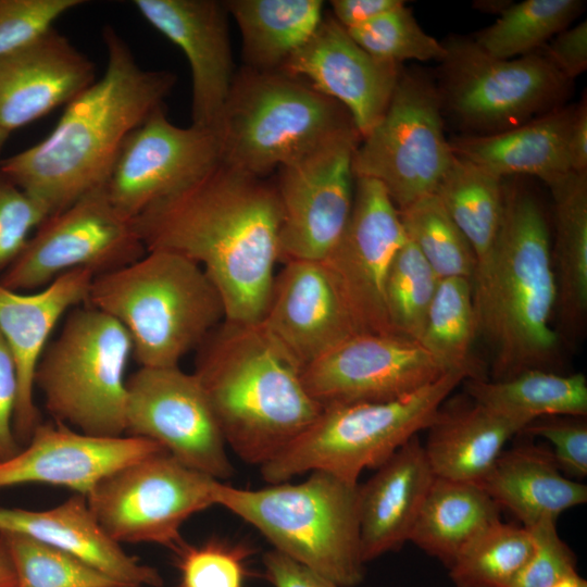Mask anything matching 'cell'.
I'll use <instances>...</instances> for the list:
<instances>
[{"mask_svg":"<svg viewBox=\"0 0 587 587\" xmlns=\"http://www.w3.org/2000/svg\"><path fill=\"white\" fill-rule=\"evenodd\" d=\"M134 222L147 251L175 252L202 267L223 299L225 320L261 321L279 263L275 185L220 161Z\"/></svg>","mask_w":587,"mask_h":587,"instance_id":"1","label":"cell"},{"mask_svg":"<svg viewBox=\"0 0 587 587\" xmlns=\"http://www.w3.org/2000/svg\"><path fill=\"white\" fill-rule=\"evenodd\" d=\"M107 67L70 103L41 141L0 161V168L49 215L105 186L126 136L163 105L176 77L141 68L111 26L102 32Z\"/></svg>","mask_w":587,"mask_h":587,"instance_id":"2","label":"cell"},{"mask_svg":"<svg viewBox=\"0 0 587 587\" xmlns=\"http://www.w3.org/2000/svg\"><path fill=\"white\" fill-rule=\"evenodd\" d=\"M193 374L227 447L249 464L274 459L323 409L260 323L224 320L198 348Z\"/></svg>","mask_w":587,"mask_h":587,"instance_id":"3","label":"cell"},{"mask_svg":"<svg viewBox=\"0 0 587 587\" xmlns=\"http://www.w3.org/2000/svg\"><path fill=\"white\" fill-rule=\"evenodd\" d=\"M557 286L551 239L538 200L503 183V211L488 296L477 313L478 334L492 350L494 380L554 366L559 334L551 326Z\"/></svg>","mask_w":587,"mask_h":587,"instance_id":"4","label":"cell"},{"mask_svg":"<svg viewBox=\"0 0 587 587\" xmlns=\"http://www.w3.org/2000/svg\"><path fill=\"white\" fill-rule=\"evenodd\" d=\"M87 304L129 334L140 366L171 367L225 320L223 299L196 262L151 250L135 262L95 276Z\"/></svg>","mask_w":587,"mask_h":587,"instance_id":"5","label":"cell"},{"mask_svg":"<svg viewBox=\"0 0 587 587\" xmlns=\"http://www.w3.org/2000/svg\"><path fill=\"white\" fill-rule=\"evenodd\" d=\"M216 505L237 515L296 562L353 587L364 577L359 538V484L323 471L303 482L241 489L220 482Z\"/></svg>","mask_w":587,"mask_h":587,"instance_id":"6","label":"cell"},{"mask_svg":"<svg viewBox=\"0 0 587 587\" xmlns=\"http://www.w3.org/2000/svg\"><path fill=\"white\" fill-rule=\"evenodd\" d=\"M351 130L348 111L302 77L245 66L216 135L221 161L263 178Z\"/></svg>","mask_w":587,"mask_h":587,"instance_id":"7","label":"cell"},{"mask_svg":"<svg viewBox=\"0 0 587 587\" xmlns=\"http://www.w3.org/2000/svg\"><path fill=\"white\" fill-rule=\"evenodd\" d=\"M450 371L401 398L323 408L317 417L278 455L260 466L267 484L323 471L358 483L365 469H377L422 429L457 386L467 379Z\"/></svg>","mask_w":587,"mask_h":587,"instance_id":"8","label":"cell"},{"mask_svg":"<svg viewBox=\"0 0 587 587\" xmlns=\"http://www.w3.org/2000/svg\"><path fill=\"white\" fill-rule=\"evenodd\" d=\"M133 353L127 330L86 303L68 311L35 373L54 422L95 436L125 435V372Z\"/></svg>","mask_w":587,"mask_h":587,"instance_id":"9","label":"cell"},{"mask_svg":"<svg viewBox=\"0 0 587 587\" xmlns=\"http://www.w3.org/2000/svg\"><path fill=\"white\" fill-rule=\"evenodd\" d=\"M437 86L442 110L475 135L499 133L522 125L560 107L567 80L542 50L498 59L473 38L451 36Z\"/></svg>","mask_w":587,"mask_h":587,"instance_id":"10","label":"cell"},{"mask_svg":"<svg viewBox=\"0 0 587 587\" xmlns=\"http://www.w3.org/2000/svg\"><path fill=\"white\" fill-rule=\"evenodd\" d=\"M442 112L437 86L402 70L383 117L353 152L354 177L380 183L398 211L435 193L454 155Z\"/></svg>","mask_w":587,"mask_h":587,"instance_id":"11","label":"cell"},{"mask_svg":"<svg viewBox=\"0 0 587 587\" xmlns=\"http://www.w3.org/2000/svg\"><path fill=\"white\" fill-rule=\"evenodd\" d=\"M220 482L162 452L107 476L86 499L99 524L120 545L157 544L175 552L186 542L183 524L216 505Z\"/></svg>","mask_w":587,"mask_h":587,"instance_id":"12","label":"cell"},{"mask_svg":"<svg viewBox=\"0 0 587 587\" xmlns=\"http://www.w3.org/2000/svg\"><path fill=\"white\" fill-rule=\"evenodd\" d=\"M146 252L134 218L122 213L101 186L46 217L0 275V284L15 291H34L65 272L88 268L97 276L128 265Z\"/></svg>","mask_w":587,"mask_h":587,"instance_id":"13","label":"cell"},{"mask_svg":"<svg viewBox=\"0 0 587 587\" xmlns=\"http://www.w3.org/2000/svg\"><path fill=\"white\" fill-rule=\"evenodd\" d=\"M125 435L162 446L184 465L223 480L233 475L215 415L193 373L140 366L126 379Z\"/></svg>","mask_w":587,"mask_h":587,"instance_id":"14","label":"cell"},{"mask_svg":"<svg viewBox=\"0 0 587 587\" xmlns=\"http://www.w3.org/2000/svg\"><path fill=\"white\" fill-rule=\"evenodd\" d=\"M360 140L351 130L279 167V263L323 261L341 237L352 210V158Z\"/></svg>","mask_w":587,"mask_h":587,"instance_id":"15","label":"cell"},{"mask_svg":"<svg viewBox=\"0 0 587 587\" xmlns=\"http://www.w3.org/2000/svg\"><path fill=\"white\" fill-rule=\"evenodd\" d=\"M405 240L399 211L383 185L354 177L348 224L322 262L358 334L398 335L388 317L385 285L392 258Z\"/></svg>","mask_w":587,"mask_h":587,"instance_id":"16","label":"cell"},{"mask_svg":"<svg viewBox=\"0 0 587 587\" xmlns=\"http://www.w3.org/2000/svg\"><path fill=\"white\" fill-rule=\"evenodd\" d=\"M450 371L416 340L359 334L304 366L301 377L311 397L326 408L395 400Z\"/></svg>","mask_w":587,"mask_h":587,"instance_id":"17","label":"cell"},{"mask_svg":"<svg viewBox=\"0 0 587 587\" xmlns=\"http://www.w3.org/2000/svg\"><path fill=\"white\" fill-rule=\"evenodd\" d=\"M221 161L217 135L168 121L155 109L124 139L105 189L113 204L135 218L153 202L185 187Z\"/></svg>","mask_w":587,"mask_h":587,"instance_id":"18","label":"cell"},{"mask_svg":"<svg viewBox=\"0 0 587 587\" xmlns=\"http://www.w3.org/2000/svg\"><path fill=\"white\" fill-rule=\"evenodd\" d=\"M162 452V446L146 438L95 436L58 422L40 423L24 448L0 462V490L38 483L86 497L112 473Z\"/></svg>","mask_w":587,"mask_h":587,"instance_id":"19","label":"cell"},{"mask_svg":"<svg viewBox=\"0 0 587 587\" xmlns=\"http://www.w3.org/2000/svg\"><path fill=\"white\" fill-rule=\"evenodd\" d=\"M259 323L301 371L359 335L322 261L283 263L275 274L268 303Z\"/></svg>","mask_w":587,"mask_h":587,"instance_id":"20","label":"cell"},{"mask_svg":"<svg viewBox=\"0 0 587 587\" xmlns=\"http://www.w3.org/2000/svg\"><path fill=\"white\" fill-rule=\"evenodd\" d=\"M280 71L302 77L339 102L362 139L383 117L402 67L373 57L333 15H324L311 38Z\"/></svg>","mask_w":587,"mask_h":587,"instance_id":"21","label":"cell"},{"mask_svg":"<svg viewBox=\"0 0 587 587\" xmlns=\"http://www.w3.org/2000/svg\"><path fill=\"white\" fill-rule=\"evenodd\" d=\"M133 3L152 27L186 55L192 78V125L217 134L235 77L225 1L135 0Z\"/></svg>","mask_w":587,"mask_h":587,"instance_id":"22","label":"cell"},{"mask_svg":"<svg viewBox=\"0 0 587 587\" xmlns=\"http://www.w3.org/2000/svg\"><path fill=\"white\" fill-rule=\"evenodd\" d=\"M95 273L75 268L36 291H15L0 284V334L17 370L18 395L13 419L15 438L24 446L41 423L34 400L35 373L59 320L87 301Z\"/></svg>","mask_w":587,"mask_h":587,"instance_id":"23","label":"cell"},{"mask_svg":"<svg viewBox=\"0 0 587 587\" xmlns=\"http://www.w3.org/2000/svg\"><path fill=\"white\" fill-rule=\"evenodd\" d=\"M95 82L93 62L53 27L0 58V126L11 134L70 103Z\"/></svg>","mask_w":587,"mask_h":587,"instance_id":"24","label":"cell"},{"mask_svg":"<svg viewBox=\"0 0 587 587\" xmlns=\"http://www.w3.org/2000/svg\"><path fill=\"white\" fill-rule=\"evenodd\" d=\"M0 533L29 537L59 549L121 586L161 587L159 571L124 551L102 528L85 496L47 510L0 508Z\"/></svg>","mask_w":587,"mask_h":587,"instance_id":"25","label":"cell"},{"mask_svg":"<svg viewBox=\"0 0 587 587\" xmlns=\"http://www.w3.org/2000/svg\"><path fill=\"white\" fill-rule=\"evenodd\" d=\"M435 478L417 435L359 485V538L366 563L409 540Z\"/></svg>","mask_w":587,"mask_h":587,"instance_id":"26","label":"cell"},{"mask_svg":"<svg viewBox=\"0 0 587 587\" xmlns=\"http://www.w3.org/2000/svg\"><path fill=\"white\" fill-rule=\"evenodd\" d=\"M574 108L559 107L522 125L450 141L453 154L504 179L530 175L545 184L571 171L569 134Z\"/></svg>","mask_w":587,"mask_h":587,"instance_id":"27","label":"cell"},{"mask_svg":"<svg viewBox=\"0 0 587 587\" xmlns=\"http://www.w3.org/2000/svg\"><path fill=\"white\" fill-rule=\"evenodd\" d=\"M529 422L470 403L439 408L424 450L436 477L478 484Z\"/></svg>","mask_w":587,"mask_h":587,"instance_id":"28","label":"cell"},{"mask_svg":"<svg viewBox=\"0 0 587 587\" xmlns=\"http://www.w3.org/2000/svg\"><path fill=\"white\" fill-rule=\"evenodd\" d=\"M477 485L525 528L558 520L563 511L587 501L586 485L564 477L551 452L533 445L502 451Z\"/></svg>","mask_w":587,"mask_h":587,"instance_id":"29","label":"cell"},{"mask_svg":"<svg viewBox=\"0 0 587 587\" xmlns=\"http://www.w3.org/2000/svg\"><path fill=\"white\" fill-rule=\"evenodd\" d=\"M503 183L504 179L454 154L435 191L474 253L476 314L490 288L503 211Z\"/></svg>","mask_w":587,"mask_h":587,"instance_id":"30","label":"cell"},{"mask_svg":"<svg viewBox=\"0 0 587 587\" xmlns=\"http://www.w3.org/2000/svg\"><path fill=\"white\" fill-rule=\"evenodd\" d=\"M546 185L553 200L555 309L561 328L574 337L587 315V172L569 171Z\"/></svg>","mask_w":587,"mask_h":587,"instance_id":"31","label":"cell"},{"mask_svg":"<svg viewBox=\"0 0 587 587\" xmlns=\"http://www.w3.org/2000/svg\"><path fill=\"white\" fill-rule=\"evenodd\" d=\"M500 509L479 485L435 476L409 540L450 567Z\"/></svg>","mask_w":587,"mask_h":587,"instance_id":"32","label":"cell"},{"mask_svg":"<svg viewBox=\"0 0 587 587\" xmlns=\"http://www.w3.org/2000/svg\"><path fill=\"white\" fill-rule=\"evenodd\" d=\"M321 0L225 1L240 32L246 67L279 71L323 20Z\"/></svg>","mask_w":587,"mask_h":587,"instance_id":"33","label":"cell"},{"mask_svg":"<svg viewBox=\"0 0 587 587\" xmlns=\"http://www.w3.org/2000/svg\"><path fill=\"white\" fill-rule=\"evenodd\" d=\"M469 397L501 414L532 422L548 415H587V379L533 369L505 379L467 378Z\"/></svg>","mask_w":587,"mask_h":587,"instance_id":"34","label":"cell"},{"mask_svg":"<svg viewBox=\"0 0 587 587\" xmlns=\"http://www.w3.org/2000/svg\"><path fill=\"white\" fill-rule=\"evenodd\" d=\"M478 335L473 300V283L464 277H447L438 283L430 303L421 345L451 371L469 378H486L472 353Z\"/></svg>","mask_w":587,"mask_h":587,"instance_id":"35","label":"cell"},{"mask_svg":"<svg viewBox=\"0 0 587 587\" xmlns=\"http://www.w3.org/2000/svg\"><path fill=\"white\" fill-rule=\"evenodd\" d=\"M582 0H525L510 4L473 40L488 54L514 59L541 49L583 11Z\"/></svg>","mask_w":587,"mask_h":587,"instance_id":"36","label":"cell"},{"mask_svg":"<svg viewBox=\"0 0 587 587\" xmlns=\"http://www.w3.org/2000/svg\"><path fill=\"white\" fill-rule=\"evenodd\" d=\"M533 551L529 529L499 520L459 553L450 577L457 587H510Z\"/></svg>","mask_w":587,"mask_h":587,"instance_id":"37","label":"cell"},{"mask_svg":"<svg viewBox=\"0 0 587 587\" xmlns=\"http://www.w3.org/2000/svg\"><path fill=\"white\" fill-rule=\"evenodd\" d=\"M399 216L407 238L420 250L439 279L464 277L473 283L474 253L435 193L400 210Z\"/></svg>","mask_w":587,"mask_h":587,"instance_id":"38","label":"cell"},{"mask_svg":"<svg viewBox=\"0 0 587 587\" xmlns=\"http://www.w3.org/2000/svg\"><path fill=\"white\" fill-rule=\"evenodd\" d=\"M439 280L407 238L392 258L385 285L387 313L396 334L420 342Z\"/></svg>","mask_w":587,"mask_h":587,"instance_id":"39","label":"cell"},{"mask_svg":"<svg viewBox=\"0 0 587 587\" xmlns=\"http://www.w3.org/2000/svg\"><path fill=\"white\" fill-rule=\"evenodd\" d=\"M5 536L16 587H120L98 570L59 549L26 536Z\"/></svg>","mask_w":587,"mask_h":587,"instance_id":"40","label":"cell"},{"mask_svg":"<svg viewBox=\"0 0 587 587\" xmlns=\"http://www.w3.org/2000/svg\"><path fill=\"white\" fill-rule=\"evenodd\" d=\"M373 57L400 64L404 61H439L446 57L441 41L427 34L405 3L373 21L347 30Z\"/></svg>","mask_w":587,"mask_h":587,"instance_id":"41","label":"cell"},{"mask_svg":"<svg viewBox=\"0 0 587 587\" xmlns=\"http://www.w3.org/2000/svg\"><path fill=\"white\" fill-rule=\"evenodd\" d=\"M174 554L180 573L177 587H245L251 554L246 545L221 539L196 546L185 542Z\"/></svg>","mask_w":587,"mask_h":587,"instance_id":"42","label":"cell"},{"mask_svg":"<svg viewBox=\"0 0 587 587\" xmlns=\"http://www.w3.org/2000/svg\"><path fill=\"white\" fill-rule=\"evenodd\" d=\"M82 0H0V58L34 42Z\"/></svg>","mask_w":587,"mask_h":587,"instance_id":"43","label":"cell"},{"mask_svg":"<svg viewBox=\"0 0 587 587\" xmlns=\"http://www.w3.org/2000/svg\"><path fill=\"white\" fill-rule=\"evenodd\" d=\"M48 216L46 207L28 196L0 168V275Z\"/></svg>","mask_w":587,"mask_h":587,"instance_id":"44","label":"cell"},{"mask_svg":"<svg viewBox=\"0 0 587 587\" xmlns=\"http://www.w3.org/2000/svg\"><path fill=\"white\" fill-rule=\"evenodd\" d=\"M534 551L510 587H554L576 574L575 557L557 530V520L546 519L530 528Z\"/></svg>","mask_w":587,"mask_h":587,"instance_id":"45","label":"cell"},{"mask_svg":"<svg viewBox=\"0 0 587 587\" xmlns=\"http://www.w3.org/2000/svg\"><path fill=\"white\" fill-rule=\"evenodd\" d=\"M586 416L548 415L529 422L520 434L542 437L552 446V458L558 467L569 475H587Z\"/></svg>","mask_w":587,"mask_h":587,"instance_id":"46","label":"cell"},{"mask_svg":"<svg viewBox=\"0 0 587 587\" xmlns=\"http://www.w3.org/2000/svg\"><path fill=\"white\" fill-rule=\"evenodd\" d=\"M18 395V378L14 358L0 334V462L20 451L13 429Z\"/></svg>","mask_w":587,"mask_h":587,"instance_id":"47","label":"cell"},{"mask_svg":"<svg viewBox=\"0 0 587 587\" xmlns=\"http://www.w3.org/2000/svg\"><path fill=\"white\" fill-rule=\"evenodd\" d=\"M542 52L572 82L587 68V22L583 21L557 34Z\"/></svg>","mask_w":587,"mask_h":587,"instance_id":"48","label":"cell"},{"mask_svg":"<svg viewBox=\"0 0 587 587\" xmlns=\"http://www.w3.org/2000/svg\"><path fill=\"white\" fill-rule=\"evenodd\" d=\"M263 566L264 575L273 587H339L274 549L264 554Z\"/></svg>","mask_w":587,"mask_h":587,"instance_id":"49","label":"cell"},{"mask_svg":"<svg viewBox=\"0 0 587 587\" xmlns=\"http://www.w3.org/2000/svg\"><path fill=\"white\" fill-rule=\"evenodd\" d=\"M405 3L402 0H333V17L347 30L362 26Z\"/></svg>","mask_w":587,"mask_h":587,"instance_id":"50","label":"cell"},{"mask_svg":"<svg viewBox=\"0 0 587 587\" xmlns=\"http://www.w3.org/2000/svg\"><path fill=\"white\" fill-rule=\"evenodd\" d=\"M571 171L587 172V101L584 97L574 108L569 134Z\"/></svg>","mask_w":587,"mask_h":587,"instance_id":"51","label":"cell"},{"mask_svg":"<svg viewBox=\"0 0 587 587\" xmlns=\"http://www.w3.org/2000/svg\"><path fill=\"white\" fill-rule=\"evenodd\" d=\"M0 587H16L14 565L3 534H0Z\"/></svg>","mask_w":587,"mask_h":587,"instance_id":"52","label":"cell"},{"mask_svg":"<svg viewBox=\"0 0 587 587\" xmlns=\"http://www.w3.org/2000/svg\"><path fill=\"white\" fill-rule=\"evenodd\" d=\"M510 4H512V2L507 0H485L475 2L477 10L497 13L498 15H500Z\"/></svg>","mask_w":587,"mask_h":587,"instance_id":"53","label":"cell"},{"mask_svg":"<svg viewBox=\"0 0 587 587\" xmlns=\"http://www.w3.org/2000/svg\"><path fill=\"white\" fill-rule=\"evenodd\" d=\"M554 587H587V582L576 573Z\"/></svg>","mask_w":587,"mask_h":587,"instance_id":"54","label":"cell"},{"mask_svg":"<svg viewBox=\"0 0 587 587\" xmlns=\"http://www.w3.org/2000/svg\"><path fill=\"white\" fill-rule=\"evenodd\" d=\"M9 136L10 133L0 126V152L2 151Z\"/></svg>","mask_w":587,"mask_h":587,"instance_id":"55","label":"cell"},{"mask_svg":"<svg viewBox=\"0 0 587 587\" xmlns=\"http://www.w3.org/2000/svg\"><path fill=\"white\" fill-rule=\"evenodd\" d=\"M120 587H136V586H120Z\"/></svg>","mask_w":587,"mask_h":587,"instance_id":"56","label":"cell"}]
</instances>
